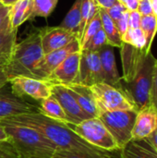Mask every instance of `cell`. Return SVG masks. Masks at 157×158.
<instances>
[{
    "label": "cell",
    "mask_w": 157,
    "mask_h": 158,
    "mask_svg": "<svg viewBox=\"0 0 157 158\" xmlns=\"http://www.w3.org/2000/svg\"><path fill=\"white\" fill-rule=\"evenodd\" d=\"M0 158H19L10 142L0 143Z\"/></svg>",
    "instance_id": "cell-35"
},
{
    "label": "cell",
    "mask_w": 157,
    "mask_h": 158,
    "mask_svg": "<svg viewBox=\"0 0 157 158\" xmlns=\"http://www.w3.org/2000/svg\"><path fill=\"white\" fill-rule=\"evenodd\" d=\"M120 158H157V151L148 140H131L119 150Z\"/></svg>",
    "instance_id": "cell-19"
},
{
    "label": "cell",
    "mask_w": 157,
    "mask_h": 158,
    "mask_svg": "<svg viewBox=\"0 0 157 158\" xmlns=\"http://www.w3.org/2000/svg\"><path fill=\"white\" fill-rule=\"evenodd\" d=\"M2 1H3V0H0V2H2Z\"/></svg>",
    "instance_id": "cell-48"
},
{
    "label": "cell",
    "mask_w": 157,
    "mask_h": 158,
    "mask_svg": "<svg viewBox=\"0 0 157 158\" xmlns=\"http://www.w3.org/2000/svg\"><path fill=\"white\" fill-rule=\"evenodd\" d=\"M147 54L149 53H146L143 49H139L130 44L122 43L120 56L123 69V76L121 77L123 83L128 82L134 76Z\"/></svg>",
    "instance_id": "cell-15"
},
{
    "label": "cell",
    "mask_w": 157,
    "mask_h": 158,
    "mask_svg": "<svg viewBox=\"0 0 157 158\" xmlns=\"http://www.w3.org/2000/svg\"><path fill=\"white\" fill-rule=\"evenodd\" d=\"M146 139L151 143V145L157 151V128L155 130V131L152 134H150Z\"/></svg>",
    "instance_id": "cell-40"
},
{
    "label": "cell",
    "mask_w": 157,
    "mask_h": 158,
    "mask_svg": "<svg viewBox=\"0 0 157 158\" xmlns=\"http://www.w3.org/2000/svg\"><path fill=\"white\" fill-rule=\"evenodd\" d=\"M99 10V9H98ZM102 28V23H101V19L99 15V11L96 13V15L93 18V19L86 25L84 31L82 33L81 38L80 39V47L81 48L85 44H87L91 38Z\"/></svg>",
    "instance_id": "cell-29"
},
{
    "label": "cell",
    "mask_w": 157,
    "mask_h": 158,
    "mask_svg": "<svg viewBox=\"0 0 157 158\" xmlns=\"http://www.w3.org/2000/svg\"><path fill=\"white\" fill-rule=\"evenodd\" d=\"M10 9L11 6H3L0 7V31L10 29Z\"/></svg>",
    "instance_id": "cell-32"
},
{
    "label": "cell",
    "mask_w": 157,
    "mask_h": 158,
    "mask_svg": "<svg viewBox=\"0 0 157 158\" xmlns=\"http://www.w3.org/2000/svg\"><path fill=\"white\" fill-rule=\"evenodd\" d=\"M139 0H126L125 2V6L129 11H134L138 9L139 6Z\"/></svg>",
    "instance_id": "cell-39"
},
{
    "label": "cell",
    "mask_w": 157,
    "mask_h": 158,
    "mask_svg": "<svg viewBox=\"0 0 157 158\" xmlns=\"http://www.w3.org/2000/svg\"><path fill=\"white\" fill-rule=\"evenodd\" d=\"M101 67L104 75V82L114 86L118 89H123L122 79L118 73L113 46L105 44L98 52Z\"/></svg>",
    "instance_id": "cell-16"
},
{
    "label": "cell",
    "mask_w": 157,
    "mask_h": 158,
    "mask_svg": "<svg viewBox=\"0 0 157 158\" xmlns=\"http://www.w3.org/2000/svg\"><path fill=\"white\" fill-rule=\"evenodd\" d=\"M17 1H19V0H3L2 3H3L4 6H12V5L15 4Z\"/></svg>",
    "instance_id": "cell-44"
},
{
    "label": "cell",
    "mask_w": 157,
    "mask_h": 158,
    "mask_svg": "<svg viewBox=\"0 0 157 158\" xmlns=\"http://www.w3.org/2000/svg\"><path fill=\"white\" fill-rule=\"evenodd\" d=\"M38 110L40 113L49 118L67 123V117L62 106L52 94L48 98L40 101V106H38Z\"/></svg>",
    "instance_id": "cell-22"
},
{
    "label": "cell",
    "mask_w": 157,
    "mask_h": 158,
    "mask_svg": "<svg viewBox=\"0 0 157 158\" xmlns=\"http://www.w3.org/2000/svg\"><path fill=\"white\" fill-rule=\"evenodd\" d=\"M81 51L79 40H74L68 45L45 54L34 69V79L47 81L55 69L60 65L70 54Z\"/></svg>",
    "instance_id": "cell-10"
},
{
    "label": "cell",
    "mask_w": 157,
    "mask_h": 158,
    "mask_svg": "<svg viewBox=\"0 0 157 158\" xmlns=\"http://www.w3.org/2000/svg\"><path fill=\"white\" fill-rule=\"evenodd\" d=\"M137 113V110H117L105 112L98 117L114 138L119 150L131 141Z\"/></svg>",
    "instance_id": "cell-7"
},
{
    "label": "cell",
    "mask_w": 157,
    "mask_h": 158,
    "mask_svg": "<svg viewBox=\"0 0 157 158\" xmlns=\"http://www.w3.org/2000/svg\"><path fill=\"white\" fill-rule=\"evenodd\" d=\"M119 3H121V4H123V5H125V2H126V0H118Z\"/></svg>",
    "instance_id": "cell-46"
},
{
    "label": "cell",
    "mask_w": 157,
    "mask_h": 158,
    "mask_svg": "<svg viewBox=\"0 0 157 158\" xmlns=\"http://www.w3.org/2000/svg\"><path fill=\"white\" fill-rule=\"evenodd\" d=\"M7 81H8V80L4 72L3 67H2V68H0V88H2L4 85H6L7 83Z\"/></svg>",
    "instance_id": "cell-42"
},
{
    "label": "cell",
    "mask_w": 157,
    "mask_h": 158,
    "mask_svg": "<svg viewBox=\"0 0 157 158\" xmlns=\"http://www.w3.org/2000/svg\"><path fill=\"white\" fill-rule=\"evenodd\" d=\"M137 11L142 16L152 15L153 14V8H152V6H151L149 0H142V1H140Z\"/></svg>",
    "instance_id": "cell-37"
},
{
    "label": "cell",
    "mask_w": 157,
    "mask_h": 158,
    "mask_svg": "<svg viewBox=\"0 0 157 158\" xmlns=\"http://www.w3.org/2000/svg\"><path fill=\"white\" fill-rule=\"evenodd\" d=\"M105 10H106L108 16H109V17L112 19V20L116 23V22L122 17V15H123L128 9H127V7L125 6V5H123V4L118 2V3H116L115 5H113L112 6H110L109 8H106Z\"/></svg>",
    "instance_id": "cell-31"
},
{
    "label": "cell",
    "mask_w": 157,
    "mask_h": 158,
    "mask_svg": "<svg viewBox=\"0 0 157 158\" xmlns=\"http://www.w3.org/2000/svg\"><path fill=\"white\" fill-rule=\"evenodd\" d=\"M7 142H9V136L6 131L5 128L0 124V143H7Z\"/></svg>",
    "instance_id": "cell-41"
},
{
    "label": "cell",
    "mask_w": 157,
    "mask_h": 158,
    "mask_svg": "<svg viewBox=\"0 0 157 158\" xmlns=\"http://www.w3.org/2000/svg\"><path fill=\"white\" fill-rule=\"evenodd\" d=\"M129 12L130 11L127 10L122 15V17L116 22V26H117V29L121 36V39L127 33V31L129 30Z\"/></svg>",
    "instance_id": "cell-34"
},
{
    "label": "cell",
    "mask_w": 157,
    "mask_h": 158,
    "mask_svg": "<svg viewBox=\"0 0 157 158\" xmlns=\"http://www.w3.org/2000/svg\"><path fill=\"white\" fill-rule=\"evenodd\" d=\"M110 153L113 152H103V153H86L79 151H67L57 150L53 158H112Z\"/></svg>",
    "instance_id": "cell-27"
},
{
    "label": "cell",
    "mask_w": 157,
    "mask_h": 158,
    "mask_svg": "<svg viewBox=\"0 0 157 158\" xmlns=\"http://www.w3.org/2000/svg\"><path fill=\"white\" fill-rule=\"evenodd\" d=\"M122 43L130 44L136 48L145 50L146 39L141 28L134 30L129 28L127 33L122 37Z\"/></svg>",
    "instance_id": "cell-28"
},
{
    "label": "cell",
    "mask_w": 157,
    "mask_h": 158,
    "mask_svg": "<svg viewBox=\"0 0 157 158\" xmlns=\"http://www.w3.org/2000/svg\"><path fill=\"white\" fill-rule=\"evenodd\" d=\"M3 6H4V5H3V3H2V2H0V7H2Z\"/></svg>",
    "instance_id": "cell-47"
},
{
    "label": "cell",
    "mask_w": 157,
    "mask_h": 158,
    "mask_svg": "<svg viewBox=\"0 0 157 158\" xmlns=\"http://www.w3.org/2000/svg\"><path fill=\"white\" fill-rule=\"evenodd\" d=\"M68 87L69 88L73 97L79 104L80 107L83 110V112L88 116L89 118L99 117V112L90 87L79 84H71Z\"/></svg>",
    "instance_id": "cell-18"
},
{
    "label": "cell",
    "mask_w": 157,
    "mask_h": 158,
    "mask_svg": "<svg viewBox=\"0 0 157 158\" xmlns=\"http://www.w3.org/2000/svg\"><path fill=\"white\" fill-rule=\"evenodd\" d=\"M44 56L41 32L35 31L20 43L17 44L9 59L3 67V70L10 80L15 77L34 78V69Z\"/></svg>",
    "instance_id": "cell-3"
},
{
    "label": "cell",
    "mask_w": 157,
    "mask_h": 158,
    "mask_svg": "<svg viewBox=\"0 0 157 158\" xmlns=\"http://www.w3.org/2000/svg\"><path fill=\"white\" fill-rule=\"evenodd\" d=\"M140 28L143 31L146 39L145 52L150 53L157 32V17H155L154 14L148 16H142Z\"/></svg>",
    "instance_id": "cell-25"
},
{
    "label": "cell",
    "mask_w": 157,
    "mask_h": 158,
    "mask_svg": "<svg viewBox=\"0 0 157 158\" xmlns=\"http://www.w3.org/2000/svg\"><path fill=\"white\" fill-rule=\"evenodd\" d=\"M40 32L42 47L44 55L60 49L76 39L78 40L76 34L59 26L43 28L40 30Z\"/></svg>",
    "instance_id": "cell-14"
},
{
    "label": "cell",
    "mask_w": 157,
    "mask_h": 158,
    "mask_svg": "<svg viewBox=\"0 0 157 158\" xmlns=\"http://www.w3.org/2000/svg\"><path fill=\"white\" fill-rule=\"evenodd\" d=\"M149 2L153 8V14L157 17V0H149Z\"/></svg>",
    "instance_id": "cell-43"
},
{
    "label": "cell",
    "mask_w": 157,
    "mask_h": 158,
    "mask_svg": "<svg viewBox=\"0 0 157 158\" xmlns=\"http://www.w3.org/2000/svg\"><path fill=\"white\" fill-rule=\"evenodd\" d=\"M99 15L102 23V29L104 30L108 44L113 47H119L122 44L121 36L117 29L116 23L112 20V19L108 16L106 10L105 8L99 7Z\"/></svg>",
    "instance_id": "cell-21"
},
{
    "label": "cell",
    "mask_w": 157,
    "mask_h": 158,
    "mask_svg": "<svg viewBox=\"0 0 157 158\" xmlns=\"http://www.w3.org/2000/svg\"><path fill=\"white\" fill-rule=\"evenodd\" d=\"M18 29L0 31V58L7 61L17 44Z\"/></svg>",
    "instance_id": "cell-24"
},
{
    "label": "cell",
    "mask_w": 157,
    "mask_h": 158,
    "mask_svg": "<svg viewBox=\"0 0 157 158\" xmlns=\"http://www.w3.org/2000/svg\"><path fill=\"white\" fill-rule=\"evenodd\" d=\"M157 128V109L152 105L137 113L131 133V140H143L152 134Z\"/></svg>",
    "instance_id": "cell-17"
},
{
    "label": "cell",
    "mask_w": 157,
    "mask_h": 158,
    "mask_svg": "<svg viewBox=\"0 0 157 158\" xmlns=\"http://www.w3.org/2000/svg\"><path fill=\"white\" fill-rule=\"evenodd\" d=\"M80 59L81 51L70 54L55 69L47 79V81L53 84H62L66 86L73 84L79 73Z\"/></svg>",
    "instance_id": "cell-13"
},
{
    "label": "cell",
    "mask_w": 157,
    "mask_h": 158,
    "mask_svg": "<svg viewBox=\"0 0 157 158\" xmlns=\"http://www.w3.org/2000/svg\"><path fill=\"white\" fill-rule=\"evenodd\" d=\"M139 1H142V0H139Z\"/></svg>",
    "instance_id": "cell-49"
},
{
    "label": "cell",
    "mask_w": 157,
    "mask_h": 158,
    "mask_svg": "<svg viewBox=\"0 0 157 158\" xmlns=\"http://www.w3.org/2000/svg\"><path fill=\"white\" fill-rule=\"evenodd\" d=\"M82 0H76L72 5L71 8L67 13L63 21L59 25V27L69 31L70 32L77 35L79 33V29L81 25V7Z\"/></svg>",
    "instance_id": "cell-23"
},
{
    "label": "cell",
    "mask_w": 157,
    "mask_h": 158,
    "mask_svg": "<svg viewBox=\"0 0 157 158\" xmlns=\"http://www.w3.org/2000/svg\"><path fill=\"white\" fill-rule=\"evenodd\" d=\"M150 103L157 109V59L155 65V69L152 79V86L150 93Z\"/></svg>",
    "instance_id": "cell-33"
},
{
    "label": "cell",
    "mask_w": 157,
    "mask_h": 158,
    "mask_svg": "<svg viewBox=\"0 0 157 158\" xmlns=\"http://www.w3.org/2000/svg\"><path fill=\"white\" fill-rule=\"evenodd\" d=\"M7 120L34 129L52 142L58 148V150L86 153L107 152L98 149L81 139L69 129L67 123L49 118L39 111L10 118H7Z\"/></svg>",
    "instance_id": "cell-1"
},
{
    "label": "cell",
    "mask_w": 157,
    "mask_h": 158,
    "mask_svg": "<svg viewBox=\"0 0 157 158\" xmlns=\"http://www.w3.org/2000/svg\"><path fill=\"white\" fill-rule=\"evenodd\" d=\"M67 125L81 139L98 149L107 152L119 151L114 138L99 118H87L78 124L67 123Z\"/></svg>",
    "instance_id": "cell-5"
},
{
    "label": "cell",
    "mask_w": 157,
    "mask_h": 158,
    "mask_svg": "<svg viewBox=\"0 0 157 158\" xmlns=\"http://www.w3.org/2000/svg\"><path fill=\"white\" fill-rule=\"evenodd\" d=\"M4 86L0 88V120L39 111L38 106L15 95L11 89L5 91Z\"/></svg>",
    "instance_id": "cell-12"
},
{
    "label": "cell",
    "mask_w": 157,
    "mask_h": 158,
    "mask_svg": "<svg viewBox=\"0 0 157 158\" xmlns=\"http://www.w3.org/2000/svg\"><path fill=\"white\" fill-rule=\"evenodd\" d=\"M33 10V0H19L11 6L10 29H18L22 23L31 19Z\"/></svg>",
    "instance_id": "cell-20"
},
{
    "label": "cell",
    "mask_w": 157,
    "mask_h": 158,
    "mask_svg": "<svg viewBox=\"0 0 157 158\" xmlns=\"http://www.w3.org/2000/svg\"><path fill=\"white\" fill-rule=\"evenodd\" d=\"M90 89L99 116L105 112L117 110H137L135 105L124 90L118 89L105 82L96 83L91 86Z\"/></svg>",
    "instance_id": "cell-6"
},
{
    "label": "cell",
    "mask_w": 157,
    "mask_h": 158,
    "mask_svg": "<svg viewBox=\"0 0 157 158\" xmlns=\"http://www.w3.org/2000/svg\"><path fill=\"white\" fill-rule=\"evenodd\" d=\"M58 0H33V10L31 19L42 17L47 18L56 8Z\"/></svg>",
    "instance_id": "cell-26"
},
{
    "label": "cell",
    "mask_w": 157,
    "mask_h": 158,
    "mask_svg": "<svg viewBox=\"0 0 157 158\" xmlns=\"http://www.w3.org/2000/svg\"><path fill=\"white\" fill-rule=\"evenodd\" d=\"M142 15L137 11H130L129 12V28L130 29H139L141 25Z\"/></svg>",
    "instance_id": "cell-36"
},
{
    "label": "cell",
    "mask_w": 157,
    "mask_h": 158,
    "mask_svg": "<svg viewBox=\"0 0 157 158\" xmlns=\"http://www.w3.org/2000/svg\"><path fill=\"white\" fill-rule=\"evenodd\" d=\"M100 82H104V75L98 53L81 50L79 73L73 84L91 87Z\"/></svg>",
    "instance_id": "cell-9"
},
{
    "label": "cell",
    "mask_w": 157,
    "mask_h": 158,
    "mask_svg": "<svg viewBox=\"0 0 157 158\" xmlns=\"http://www.w3.org/2000/svg\"><path fill=\"white\" fill-rule=\"evenodd\" d=\"M52 95L59 102L62 106L66 117L67 123L68 124H78L87 118L88 116L80 107L79 104L73 97L69 88L62 84H53L51 86Z\"/></svg>",
    "instance_id": "cell-11"
},
{
    "label": "cell",
    "mask_w": 157,
    "mask_h": 158,
    "mask_svg": "<svg viewBox=\"0 0 157 158\" xmlns=\"http://www.w3.org/2000/svg\"><path fill=\"white\" fill-rule=\"evenodd\" d=\"M155 61L156 58L150 52L143 58L134 76L128 82H122L125 93L133 102L138 111L151 105L150 93Z\"/></svg>",
    "instance_id": "cell-4"
},
{
    "label": "cell",
    "mask_w": 157,
    "mask_h": 158,
    "mask_svg": "<svg viewBox=\"0 0 157 158\" xmlns=\"http://www.w3.org/2000/svg\"><path fill=\"white\" fill-rule=\"evenodd\" d=\"M19 158H53L58 148L39 131L7 119L0 120Z\"/></svg>",
    "instance_id": "cell-2"
},
{
    "label": "cell",
    "mask_w": 157,
    "mask_h": 158,
    "mask_svg": "<svg viewBox=\"0 0 157 158\" xmlns=\"http://www.w3.org/2000/svg\"><path fill=\"white\" fill-rule=\"evenodd\" d=\"M95 2V4L101 7V8H109L110 6H112L113 5H115L116 3H118V0H93Z\"/></svg>",
    "instance_id": "cell-38"
},
{
    "label": "cell",
    "mask_w": 157,
    "mask_h": 158,
    "mask_svg": "<svg viewBox=\"0 0 157 158\" xmlns=\"http://www.w3.org/2000/svg\"><path fill=\"white\" fill-rule=\"evenodd\" d=\"M6 63V60H4V59L0 58V68L4 67V65H5Z\"/></svg>",
    "instance_id": "cell-45"
},
{
    "label": "cell",
    "mask_w": 157,
    "mask_h": 158,
    "mask_svg": "<svg viewBox=\"0 0 157 158\" xmlns=\"http://www.w3.org/2000/svg\"><path fill=\"white\" fill-rule=\"evenodd\" d=\"M7 83L10 84L11 92L22 99L27 96L36 101H42L52 94V83L47 81L29 77H15L8 80Z\"/></svg>",
    "instance_id": "cell-8"
},
{
    "label": "cell",
    "mask_w": 157,
    "mask_h": 158,
    "mask_svg": "<svg viewBox=\"0 0 157 158\" xmlns=\"http://www.w3.org/2000/svg\"><path fill=\"white\" fill-rule=\"evenodd\" d=\"M105 44H108V42H107V39H106V36H105L104 30L101 28L91 38V40L81 48V50H88L91 52H98Z\"/></svg>",
    "instance_id": "cell-30"
}]
</instances>
